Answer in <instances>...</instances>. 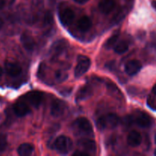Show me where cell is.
Instances as JSON below:
<instances>
[{"label":"cell","mask_w":156,"mask_h":156,"mask_svg":"<svg viewBox=\"0 0 156 156\" xmlns=\"http://www.w3.org/2000/svg\"><path fill=\"white\" fill-rule=\"evenodd\" d=\"M91 66V60L88 56H79L78 57L77 65L75 68L74 74L76 78H79L87 73Z\"/></svg>","instance_id":"4"},{"label":"cell","mask_w":156,"mask_h":156,"mask_svg":"<svg viewBox=\"0 0 156 156\" xmlns=\"http://www.w3.org/2000/svg\"><path fill=\"white\" fill-rule=\"evenodd\" d=\"M53 148L59 153L66 155L68 154L73 148V141L66 136H59L53 143Z\"/></svg>","instance_id":"3"},{"label":"cell","mask_w":156,"mask_h":156,"mask_svg":"<svg viewBox=\"0 0 156 156\" xmlns=\"http://www.w3.org/2000/svg\"><path fill=\"white\" fill-rule=\"evenodd\" d=\"M152 92H153L154 94H155L156 95V84L155 85H154L153 88H152Z\"/></svg>","instance_id":"31"},{"label":"cell","mask_w":156,"mask_h":156,"mask_svg":"<svg viewBox=\"0 0 156 156\" xmlns=\"http://www.w3.org/2000/svg\"><path fill=\"white\" fill-rule=\"evenodd\" d=\"M2 74H3V70H2V69L0 67V79H1V77L2 76Z\"/></svg>","instance_id":"32"},{"label":"cell","mask_w":156,"mask_h":156,"mask_svg":"<svg viewBox=\"0 0 156 156\" xmlns=\"http://www.w3.org/2000/svg\"><path fill=\"white\" fill-rule=\"evenodd\" d=\"M13 111L18 117H22L30 112V108L28 103L23 99V101H18L15 102L13 106Z\"/></svg>","instance_id":"10"},{"label":"cell","mask_w":156,"mask_h":156,"mask_svg":"<svg viewBox=\"0 0 156 156\" xmlns=\"http://www.w3.org/2000/svg\"><path fill=\"white\" fill-rule=\"evenodd\" d=\"M91 26H92V22L88 16L81 17L77 22L78 29L82 32H86L89 30Z\"/></svg>","instance_id":"18"},{"label":"cell","mask_w":156,"mask_h":156,"mask_svg":"<svg viewBox=\"0 0 156 156\" xmlns=\"http://www.w3.org/2000/svg\"><path fill=\"white\" fill-rule=\"evenodd\" d=\"M75 12L70 8H64L59 12V18L61 24L63 26H69L74 20Z\"/></svg>","instance_id":"8"},{"label":"cell","mask_w":156,"mask_h":156,"mask_svg":"<svg viewBox=\"0 0 156 156\" xmlns=\"http://www.w3.org/2000/svg\"><path fill=\"white\" fill-rule=\"evenodd\" d=\"M34 2L37 6H41L44 4V0H34Z\"/></svg>","instance_id":"26"},{"label":"cell","mask_w":156,"mask_h":156,"mask_svg":"<svg viewBox=\"0 0 156 156\" xmlns=\"http://www.w3.org/2000/svg\"><path fill=\"white\" fill-rule=\"evenodd\" d=\"M34 148L30 143H23L18 148V153L21 156H29L32 155Z\"/></svg>","instance_id":"19"},{"label":"cell","mask_w":156,"mask_h":156,"mask_svg":"<svg viewBox=\"0 0 156 156\" xmlns=\"http://www.w3.org/2000/svg\"><path fill=\"white\" fill-rule=\"evenodd\" d=\"M69 47V43L66 40H57L52 44L50 47V54L53 56H59L66 50Z\"/></svg>","instance_id":"7"},{"label":"cell","mask_w":156,"mask_h":156,"mask_svg":"<svg viewBox=\"0 0 156 156\" xmlns=\"http://www.w3.org/2000/svg\"><path fill=\"white\" fill-rule=\"evenodd\" d=\"M66 109V105L63 101L56 99L53 101L50 107V113L51 115L55 117H59L63 115Z\"/></svg>","instance_id":"9"},{"label":"cell","mask_w":156,"mask_h":156,"mask_svg":"<svg viewBox=\"0 0 156 156\" xmlns=\"http://www.w3.org/2000/svg\"><path fill=\"white\" fill-rule=\"evenodd\" d=\"M133 120L136 124L142 128L149 127L152 123V118L150 116L142 111H139L135 114V115L133 116Z\"/></svg>","instance_id":"6"},{"label":"cell","mask_w":156,"mask_h":156,"mask_svg":"<svg viewBox=\"0 0 156 156\" xmlns=\"http://www.w3.org/2000/svg\"><path fill=\"white\" fill-rule=\"evenodd\" d=\"M116 3L114 0H102L99 3V9L103 14L108 15L111 13L115 8Z\"/></svg>","instance_id":"17"},{"label":"cell","mask_w":156,"mask_h":156,"mask_svg":"<svg viewBox=\"0 0 156 156\" xmlns=\"http://www.w3.org/2000/svg\"><path fill=\"white\" fill-rule=\"evenodd\" d=\"M152 5L156 10V0H153V1L152 2Z\"/></svg>","instance_id":"30"},{"label":"cell","mask_w":156,"mask_h":156,"mask_svg":"<svg viewBox=\"0 0 156 156\" xmlns=\"http://www.w3.org/2000/svg\"><path fill=\"white\" fill-rule=\"evenodd\" d=\"M119 37H120V34H119L118 32L114 33V34L111 37H110L108 39V41H106V43H105V47H106L107 49H111L112 48V47H114V45L117 44V41H118Z\"/></svg>","instance_id":"21"},{"label":"cell","mask_w":156,"mask_h":156,"mask_svg":"<svg viewBox=\"0 0 156 156\" xmlns=\"http://www.w3.org/2000/svg\"><path fill=\"white\" fill-rule=\"evenodd\" d=\"M21 43L24 48L27 51H31L34 49L35 41L29 32H24L21 35Z\"/></svg>","instance_id":"13"},{"label":"cell","mask_w":156,"mask_h":156,"mask_svg":"<svg viewBox=\"0 0 156 156\" xmlns=\"http://www.w3.org/2000/svg\"><path fill=\"white\" fill-rule=\"evenodd\" d=\"M24 100L34 108H38L44 100L43 93L37 91H32L24 96Z\"/></svg>","instance_id":"5"},{"label":"cell","mask_w":156,"mask_h":156,"mask_svg":"<svg viewBox=\"0 0 156 156\" xmlns=\"http://www.w3.org/2000/svg\"><path fill=\"white\" fill-rule=\"evenodd\" d=\"M3 26H4V21L2 18H0V30L2 28Z\"/></svg>","instance_id":"29"},{"label":"cell","mask_w":156,"mask_h":156,"mask_svg":"<svg viewBox=\"0 0 156 156\" xmlns=\"http://www.w3.org/2000/svg\"><path fill=\"white\" fill-rule=\"evenodd\" d=\"M93 94V88L91 85H86L81 87L78 91L76 96V101H81L86 100L91 97Z\"/></svg>","instance_id":"15"},{"label":"cell","mask_w":156,"mask_h":156,"mask_svg":"<svg viewBox=\"0 0 156 156\" xmlns=\"http://www.w3.org/2000/svg\"><path fill=\"white\" fill-rule=\"evenodd\" d=\"M120 119L117 114H108L102 116L98 119L96 126L99 130H105L107 129H113L120 123Z\"/></svg>","instance_id":"2"},{"label":"cell","mask_w":156,"mask_h":156,"mask_svg":"<svg viewBox=\"0 0 156 156\" xmlns=\"http://www.w3.org/2000/svg\"><path fill=\"white\" fill-rule=\"evenodd\" d=\"M129 49V45L127 43L124 41H120L114 45V51L118 54H123L126 53Z\"/></svg>","instance_id":"20"},{"label":"cell","mask_w":156,"mask_h":156,"mask_svg":"<svg viewBox=\"0 0 156 156\" xmlns=\"http://www.w3.org/2000/svg\"><path fill=\"white\" fill-rule=\"evenodd\" d=\"M5 70L9 76H12V77H16L21 74L22 69L17 62L6 61L5 63Z\"/></svg>","instance_id":"12"},{"label":"cell","mask_w":156,"mask_h":156,"mask_svg":"<svg viewBox=\"0 0 156 156\" xmlns=\"http://www.w3.org/2000/svg\"><path fill=\"white\" fill-rule=\"evenodd\" d=\"M127 144L131 147H137L140 146L142 143V136L138 131L133 130L128 134Z\"/></svg>","instance_id":"16"},{"label":"cell","mask_w":156,"mask_h":156,"mask_svg":"<svg viewBox=\"0 0 156 156\" xmlns=\"http://www.w3.org/2000/svg\"><path fill=\"white\" fill-rule=\"evenodd\" d=\"M68 77V74L66 71L63 70H57L55 73V79L58 82H64Z\"/></svg>","instance_id":"22"},{"label":"cell","mask_w":156,"mask_h":156,"mask_svg":"<svg viewBox=\"0 0 156 156\" xmlns=\"http://www.w3.org/2000/svg\"><path fill=\"white\" fill-rule=\"evenodd\" d=\"M5 5V0H0V10L4 8Z\"/></svg>","instance_id":"28"},{"label":"cell","mask_w":156,"mask_h":156,"mask_svg":"<svg viewBox=\"0 0 156 156\" xmlns=\"http://www.w3.org/2000/svg\"><path fill=\"white\" fill-rule=\"evenodd\" d=\"M73 1H74L75 2L78 3V4L82 5V4H85V3L88 2L89 0H73Z\"/></svg>","instance_id":"27"},{"label":"cell","mask_w":156,"mask_h":156,"mask_svg":"<svg viewBox=\"0 0 156 156\" xmlns=\"http://www.w3.org/2000/svg\"><path fill=\"white\" fill-rule=\"evenodd\" d=\"M7 147V138L3 134H0V153L4 152Z\"/></svg>","instance_id":"24"},{"label":"cell","mask_w":156,"mask_h":156,"mask_svg":"<svg viewBox=\"0 0 156 156\" xmlns=\"http://www.w3.org/2000/svg\"><path fill=\"white\" fill-rule=\"evenodd\" d=\"M53 15L50 12H46L44 15V19H43V24L44 26H50L53 24Z\"/></svg>","instance_id":"23"},{"label":"cell","mask_w":156,"mask_h":156,"mask_svg":"<svg viewBox=\"0 0 156 156\" xmlns=\"http://www.w3.org/2000/svg\"><path fill=\"white\" fill-rule=\"evenodd\" d=\"M155 155H156V150L155 151Z\"/></svg>","instance_id":"33"},{"label":"cell","mask_w":156,"mask_h":156,"mask_svg":"<svg viewBox=\"0 0 156 156\" xmlns=\"http://www.w3.org/2000/svg\"><path fill=\"white\" fill-rule=\"evenodd\" d=\"M73 131L77 135L82 136H93V128L91 123L87 118L83 117L76 119L72 125Z\"/></svg>","instance_id":"1"},{"label":"cell","mask_w":156,"mask_h":156,"mask_svg":"<svg viewBox=\"0 0 156 156\" xmlns=\"http://www.w3.org/2000/svg\"><path fill=\"white\" fill-rule=\"evenodd\" d=\"M78 145L82 151L88 154H94L97 150L96 143L90 139H82L78 142Z\"/></svg>","instance_id":"11"},{"label":"cell","mask_w":156,"mask_h":156,"mask_svg":"<svg viewBox=\"0 0 156 156\" xmlns=\"http://www.w3.org/2000/svg\"><path fill=\"white\" fill-rule=\"evenodd\" d=\"M89 154L87 153V152H84V151H82V152H79V151H77V152H75L74 154H73V155H88Z\"/></svg>","instance_id":"25"},{"label":"cell","mask_w":156,"mask_h":156,"mask_svg":"<svg viewBox=\"0 0 156 156\" xmlns=\"http://www.w3.org/2000/svg\"><path fill=\"white\" fill-rule=\"evenodd\" d=\"M142 69V63L137 59H133L125 65V71L129 76H135Z\"/></svg>","instance_id":"14"},{"label":"cell","mask_w":156,"mask_h":156,"mask_svg":"<svg viewBox=\"0 0 156 156\" xmlns=\"http://www.w3.org/2000/svg\"><path fill=\"white\" fill-rule=\"evenodd\" d=\"M155 143H156V136H155Z\"/></svg>","instance_id":"34"}]
</instances>
